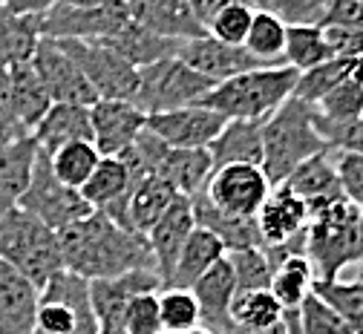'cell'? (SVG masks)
<instances>
[{"label": "cell", "mask_w": 363, "mask_h": 334, "mask_svg": "<svg viewBox=\"0 0 363 334\" xmlns=\"http://www.w3.org/2000/svg\"><path fill=\"white\" fill-rule=\"evenodd\" d=\"M58 245L64 257V271L86 282L113 279L142 268L156 271L145 236L124 230L101 211H93L86 219L64 228L58 233Z\"/></svg>", "instance_id": "6da1fadb"}, {"label": "cell", "mask_w": 363, "mask_h": 334, "mask_svg": "<svg viewBox=\"0 0 363 334\" xmlns=\"http://www.w3.org/2000/svg\"><path fill=\"white\" fill-rule=\"evenodd\" d=\"M317 110L300 99H291L277 107L262 121V173L274 184H283L286 176L306 159L326 153V141L314 124Z\"/></svg>", "instance_id": "7a4b0ae2"}, {"label": "cell", "mask_w": 363, "mask_h": 334, "mask_svg": "<svg viewBox=\"0 0 363 334\" xmlns=\"http://www.w3.org/2000/svg\"><path fill=\"white\" fill-rule=\"evenodd\" d=\"M297 69L286 64L257 67L222 84H213V89L199 104L228 121H265L277 107H283L291 99Z\"/></svg>", "instance_id": "3957f363"}, {"label": "cell", "mask_w": 363, "mask_h": 334, "mask_svg": "<svg viewBox=\"0 0 363 334\" xmlns=\"http://www.w3.org/2000/svg\"><path fill=\"white\" fill-rule=\"evenodd\" d=\"M360 248V208L346 196L308 211L306 257L314 268V279H337L343 268L357 262Z\"/></svg>", "instance_id": "277c9868"}, {"label": "cell", "mask_w": 363, "mask_h": 334, "mask_svg": "<svg viewBox=\"0 0 363 334\" xmlns=\"http://www.w3.org/2000/svg\"><path fill=\"white\" fill-rule=\"evenodd\" d=\"M0 257L21 271L38 291L64 271L58 233L23 208H12L0 216Z\"/></svg>", "instance_id": "5b68a950"}, {"label": "cell", "mask_w": 363, "mask_h": 334, "mask_svg": "<svg viewBox=\"0 0 363 334\" xmlns=\"http://www.w3.org/2000/svg\"><path fill=\"white\" fill-rule=\"evenodd\" d=\"M211 89H213V81L191 69L182 58L170 55L139 69V87H135L133 104L145 116H159V113L199 104Z\"/></svg>", "instance_id": "8992f818"}, {"label": "cell", "mask_w": 363, "mask_h": 334, "mask_svg": "<svg viewBox=\"0 0 363 334\" xmlns=\"http://www.w3.org/2000/svg\"><path fill=\"white\" fill-rule=\"evenodd\" d=\"M32 334H99L89 282L61 271L38 291Z\"/></svg>", "instance_id": "52a82bcc"}, {"label": "cell", "mask_w": 363, "mask_h": 334, "mask_svg": "<svg viewBox=\"0 0 363 334\" xmlns=\"http://www.w3.org/2000/svg\"><path fill=\"white\" fill-rule=\"evenodd\" d=\"M18 208H23L35 219H40L55 233H61L64 228H69L93 213V208L81 196V190H72L55 179V173L50 167V156L43 150H35L29 187L23 190Z\"/></svg>", "instance_id": "ba28073f"}, {"label": "cell", "mask_w": 363, "mask_h": 334, "mask_svg": "<svg viewBox=\"0 0 363 334\" xmlns=\"http://www.w3.org/2000/svg\"><path fill=\"white\" fill-rule=\"evenodd\" d=\"M75 61L99 101H133L139 87V69L99 40H55Z\"/></svg>", "instance_id": "9c48e42d"}, {"label": "cell", "mask_w": 363, "mask_h": 334, "mask_svg": "<svg viewBox=\"0 0 363 334\" xmlns=\"http://www.w3.org/2000/svg\"><path fill=\"white\" fill-rule=\"evenodd\" d=\"M271 194V182L265 179L262 167L254 165H222L213 167L202 196L222 213L254 219L262 202Z\"/></svg>", "instance_id": "30bf717a"}, {"label": "cell", "mask_w": 363, "mask_h": 334, "mask_svg": "<svg viewBox=\"0 0 363 334\" xmlns=\"http://www.w3.org/2000/svg\"><path fill=\"white\" fill-rule=\"evenodd\" d=\"M130 23L127 0H113L99 9H72L55 4L40 15V38L50 40H104Z\"/></svg>", "instance_id": "8fae6325"}, {"label": "cell", "mask_w": 363, "mask_h": 334, "mask_svg": "<svg viewBox=\"0 0 363 334\" xmlns=\"http://www.w3.org/2000/svg\"><path fill=\"white\" fill-rule=\"evenodd\" d=\"M32 69L43 87V92L50 95L52 104H75V107H93L99 101V95L93 87L86 84L75 61L61 50V46L50 38H40L35 52H32Z\"/></svg>", "instance_id": "7c38bea8"}, {"label": "cell", "mask_w": 363, "mask_h": 334, "mask_svg": "<svg viewBox=\"0 0 363 334\" xmlns=\"http://www.w3.org/2000/svg\"><path fill=\"white\" fill-rule=\"evenodd\" d=\"M225 121L219 113L194 104V107H182V110H170V113H159V116H147V130L164 141L167 147L176 150H208L211 141L222 133Z\"/></svg>", "instance_id": "4fadbf2b"}, {"label": "cell", "mask_w": 363, "mask_h": 334, "mask_svg": "<svg viewBox=\"0 0 363 334\" xmlns=\"http://www.w3.org/2000/svg\"><path fill=\"white\" fill-rule=\"evenodd\" d=\"M162 277L153 268L130 271L113 279H93L89 282V303L99 320V328H124V308L133 297L162 291Z\"/></svg>", "instance_id": "5bb4252c"}, {"label": "cell", "mask_w": 363, "mask_h": 334, "mask_svg": "<svg viewBox=\"0 0 363 334\" xmlns=\"http://www.w3.org/2000/svg\"><path fill=\"white\" fill-rule=\"evenodd\" d=\"M147 116L133 101H96L89 107V130L99 156H121L145 130Z\"/></svg>", "instance_id": "9a60e30c"}, {"label": "cell", "mask_w": 363, "mask_h": 334, "mask_svg": "<svg viewBox=\"0 0 363 334\" xmlns=\"http://www.w3.org/2000/svg\"><path fill=\"white\" fill-rule=\"evenodd\" d=\"M176 58H182L191 69H196L199 75H205L213 84H222L234 75H242L248 69L265 67L259 64L245 46H228V43H219L211 35L194 38V40H182Z\"/></svg>", "instance_id": "2e32d148"}, {"label": "cell", "mask_w": 363, "mask_h": 334, "mask_svg": "<svg viewBox=\"0 0 363 334\" xmlns=\"http://www.w3.org/2000/svg\"><path fill=\"white\" fill-rule=\"evenodd\" d=\"M130 21L164 40H194L208 35L188 0H127Z\"/></svg>", "instance_id": "e0dca14e"}, {"label": "cell", "mask_w": 363, "mask_h": 334, "mask_svg": "<svg viewBox=\"0 0 363 334\" xmlns=\"http://www.w3.org/2000/svg\"><path fill=\"white\" fill-rule=\"evenodd\" d=\"M196 228V219H194V208H191V199L188 196H176L173 205L153 222V228L145 233L147 240V248L153 254V265H156V274L162 277V285H167L170 279V271L176 265V257L185 245V240L194 233Z\"/></svg>", "instance_id": "ac0fdd59"}, {"label": "cell", "mask_w": 363, "mask_h": 334, "mask_svg": "<svg viewBox=\"0 0 363 334\" xmlns=\"http://www.w3.org/2000/svg\"><path fill=\"white\" fill-rule=\"evenodd\" d=\"M194 297L199 306V320L202 328H208L211 334H228L231 325V303L237 294V282H234V271L225 254L213 268H208L196 282H194Z\"/></svg>", "instance_id": "d6986e66"}, {"label": "cell", "mask_w": 363, "mask_h": 334, "mask_svg": "<svg viewBox=\"0 0 363 334\" xmlns=\"http://www.w3.org/2000/svg\"><path fill=\"white\" fill-rule=\"evenodd\" d=\"M254 219H257V230H259L262 245H280V243H289L294 236L306 233L308 208L289 187L274 184Z\"/></svg>", "instance_id": "ffe728a7"}, {"label": "cell", "mask_w": 363, "mask_h": 334, "mask_svg": "<svg viewBox=\"0 0 363 334\" xmlns=\"http://www.w3.org/2000/svg\"><path fill=\"white\" fill-rule=\"evenodd\" d=\"M283 187H289L297 199H303L308 211L317 208V205H323V202L340 199L343 196V187H340L335 153L326 150V153H317V156L306 159L303 165H297L286 176Z\"/></svg>", "instance_id": "44dd1931"}, {"label": "cell", "mask_w": 363, "mask_h": 334, "mask_svg": "<svg viewBox=\"0 0 363 334\" xmlns=\"http://www.w3.org/2000/svg\"><path fill=\"white\" fill-rule=\"evenodd\" d=\"M38 289L0 257V334H32Z\"/></svg>", "instance_id": "7402d4cb"}, {"label": "cell", "mask_w": 363, "mask_h": 334, "mask_svg": "<svg viewBox=\"0 0 363 334\" xmlns=\"http://www.w3.org/2000/svg\"><path fill=\"white\" fill-rule=\"evenodd\" d=\"M32 138L38 150L52 156L58 147L69 145V141H89L93 130H89V107H75V104H50L43 113L38 127L32 130Z\"/></svg>", "instance_id": "603a6c76"}, {"label": "cell", "mask_w": 363, "mask_h": 334, "mask_svg": "<svg viewBox=\"0 0 363 334\" xmlns=\"http://www.w3.org/2000/svg\"><path fill=\"white\" fill-rule=\"evenodd\" d=\"M191 208H194L196 228L211 230L228 254H234V251H245V248H262L259 230H257V219L222 213V211H216L202 194L191 196Z\"/></svg>", "instance_id": "cb8c5ba5"}, {"label": "cell", "mask_w": 363, "mask_h": 334, "mask_svg": "<svg viewBox=\"0 0 363 334\" xmlns=\"http://www.w3.org/2000/svg\"><path fill=\"white\" fill-rule=\"evenodd\" d=\"M208 156L213 167L222 165L262 167V121H225L222 133L211 141Z\"/></svg>", "instance_id": "d4e9b609"}, {"label": "cell", "mask_w": 363, "mask_h": 334, "mask_svg": "<svg viewBox=\"0 0 363 334\" xmlns=\"http://www.w3.org/2000/svg\"><path fill=\"white\" fill-rule=\"evenodd\" d=\"M225 254L222 243L216 240V236L205 228H194V233L185 240V245H182L179 257H176V265L170 271V279L164 289H194V282L208 271L213 268Z\"/></svg>", "instance_id": "484cf974"}, {"label": "cell", "mask_w": 363, "mask_h": 334, "mask_svg": "<svg viewBox=\"0 0 363 334\" xmlns=\"http://www.w3.org/2000/svg\"><path fill=\"white\" fill-rule=\"evenodd\" d=\"M35 150L38 145L32 135L0 147V216L18 208L23 190L29 187Z\"/></svg>", "instance_id": "4316f807"}, {"label": "cell", "mask_w": 363, "mask_h": 334, "mask_svg": "<svg viewBox=\"0 0 363 334\" xmlns=\"http://www.w3.org/2000/svg\"><path fill=\"white\" fill-rule=\"evenodd\" d=\"M99 43H104V46H110L113 52H118L130 67H135V69H142V67H150V64H156V61H162V58H170V55H176V50H179V43L176 40H164V38H159V35H150L147 29H142L139 23H127V26H121L116 35H110V38H104V40H99Z\"/></svg>", "instance_id": "83f0119b"}, {"label": "cell", "mask_w": 363, "mask_h": 334, "mask_svg": "<svg viewBox=\"0 0 363 334\" xmlns=\"http://www.w3.org/2000/svg\"><path fill=\"white\" fill-rule=\"evenodd\" d=\"M40 40V15H15L0 6V67H18L32 61Z\"/></svg>", "instance_id": "f1b7e54d"}, {"label": "cell", "mask_w": 363, "mask_h": 334, "mask_svg": "<svg viewBox=\"0 0 363 334\" xmlns=\"http://www.w3.org/2000/svg\"><path fill=\"white\" fill-rule=\"evenodd\" d=\"M311 285H314V268H311L308 257L291 254L274 265L268 291L274 294V300L283 306V311H297L303 306V300L311 294Z\"/></svg>", "instance_id": "f546056e"}, {"label": "cell", "mask_w": 363, "mask_h": 334, "mask_svg": "<svg viewBox=\"0 0 363 334\" xmlns=\"http://www.w3.org/2000/svg\"><path fill=\"white\" fill-rule=\"evenodd\" d=\"M9 81H12V101H15V113L18 121L23 127L26 135H32V130L38 127V121L43 118V113L50 110V95L43 92L32 64H18L9 69Z\"/></svg>", "instance_id": "4dcf8cb0"}, {"label": "cell", "mask_w": 363, "mask_h": 334, "mask_svg": "<svg viewBox=\"0 0 363 334\" xmlns=\"http://www.w3.org/2000/svg\"><path fill=\"white\" fill-rule=\"evenodd\" d=\"M127 190H130V176L124 162L118 156H101L93 176L81 187V196L93 211H107L110 205L124 199Z\"/></svg>", "instance_id": "1f68e13d"}, {"label": "cell", "mask_w": 363, "mask_h": 334, "mask_svg": "<svg viewBox=\"0 0 363 334\" xmlns=\"http://www.w3.org/2000/svg\"><path fill=\"white\" fill-rule=\"evenodd\" d=\"M311 291L352 328V334H363V279H314Z\"/></svg>", "instance_id": "d6a6232c"}, {"label": "cell", "mask_w": 363, "mask_h": 334, "mask_svg": "<svg viewBox=\"0 0 363 334\" xmlns=\"http://www.w3.org/2000/svg\"><path fill=\"white\" fill-rule=\"evenodd\" d=\"M286 23L262 9H254L248 35H245V50L265 67L283 64V50H286Z\"/></svg>", "instance_id": "836d02e7"}, {"label": "cell", "mask_w": 363, "mask_h": 334, "mask_svg": "<svg viewBox=\"0 0 363 334\" xmlns=\"http://www.w3.org/2000/svg\"><path fill=\"white\" fill-rule=\"evenodd\" d=\"M283 323V306L274 300L268 289L259 291H240L231 303V325L245 331H262Z\"/></svg>", "instance_id": "e575fe53"}, {"label": "cell", "mask_w": 363, "mask_h": 334, "mask_svg": "<svg viewBox=\"0 0 363 334\" xmlns=\"http://www.w3.org/2000/svg\"><path fill=\"white\" fill-rule=\"evenodd\" d=\"M99 150L93 147V141H69V145L58 147L50 156V167L55 173V179L72 190H81L86 184V179L93 176L96 165H99Z\"/></svg>", "instance_id": "d590c367"}, {"label": "cell", "mask_w": 363, "mask_h": 334, "mask_svg": "<svg viewBox=\"0 0 363 334\" xmlns=\"http://www.w3.org/2000/svg\"><path fill=\"white\" fill-rule=\"evenodd\" d=\"M332 52L326 46L323 29L320 26H289L286 29V50H283V64L306 72L317 64L329 61Z\"/></svg>", "instance_id": "8d00e7d4"}, {"label": "cell", "mask_w": 363, "mask_h": 334, "mask_svg": "<svg viewBox=\"0 0 363 334\" xmlns=\"http://www.w3.org/2000/svg\"><path fill=\"white\" fill-rule=\"evenodd\" d=\"M354 69V61H343V58H329L323 64H317L306 72H297V84H294V99L306 101V104H317L323 99V95H329L337 84H343Z\"/></svg>", "instance_id": "74e56055"}, {"label": "cell", "mask_w": 363, "mask_h": 334, "mask_svg": "<svg viewBox=\"0 0 363 334\" xmlns=\"http://www.w3.org/2000/svg\"><path fill=\"white\" fill-rule=\"evenodd\" d=\"M162 331H194L202 325L199 306L191 289H162L159 291Z\"/></svg>", "instance_id": "f35d334b"}, {"label": "cell", "mask_w": 363, "mask_h": 334, "mask_svg": "<svg viewBox=\"0 0 363 334\" xmlns=\"http://www.w3.org/2000/svg\"><path fill=\"white\" fill-rule=\"evenodd\" d=\"M314 110H317L320 118L335 121V124H346V121L363 118V84L354 75H349L329 95H323V99L314 104Z\"/></svg>", "instance_id": "ab89813d"}, {"label": "cell", "mask_w": 363, "mask_h": 334, "mask_svg": "<svg viewBox=\"0 0 363 334\" xmlns=\"http://www.w3.org/2000/svg\"><path fill=\"white\" fill-rule=\"evenodd\" d=\"M231 271H234V282H237V294L240 291H259L271 285V268L268 257L262 248H245V251H234L228 254Z\"/></svg>", "instance_id": "60d3db41"}, {"label": "cell", "mask_w": 363, "mask_h": 334, "mask_svg": "<svg viewBox=\"0 0 363 334\" xmlns=\"http://www.w3.org/2000/svg\"><path fill=\"white\" fill-rule=\"evenodd\" d=\"M254 18V6L251 4H231V6H222L208 23L205 32L219 40V43H228V46H242L248 26Z\"/></svg>", "instance_id": "b9f144b4"}, {"label": "cell", "mask_w": 363, "mask_h": 334, "mask_svg": "<svg viewBox=\"0 0 363 334\" xmlns=\"http://www.w3.org/2000/svg\"><path fill=\"white\" fill-rule=\"evenodd\" d=\"M251 4L280 18L286 26H320L329 0H251Z\"/></svg>", "instance_id": "7bdbcfd3"}, {"label": "cell", "mask_w": 363, "mask_h": 334, "mask_svg": "<svg viewBox=\"0 0 363 334\" xmlns=\"http://www.w3.org/2000/svg\"><path fill=\"white\" fill-rule=\"evenodd\" d=\"M297 334H352V328L311 291L297 308Z\"/></svg>", "instance_id": "ee69618b"}, {"label": "cell", "mask_w": 363, "mask_h": 334, "mask_svg": "<svg viewBox=\"0 0 363 334\" xmlns=\"http://www.w3.org/2000/svg\"><path fill=\"white\" fill-rule=\"evenodd\" d=\"M317 133L323 135L326 147L332 153H352V156H363V118L346 121V124H335L326 121L320 116H314Z\"/></svg>", "instance_id": "f6af8a7d"}, {"label": "cell", "mask_w": 363, "mask_h": 334, "mask_svg": "<svg viewBox=\"0 0 363 334\" xmlns=\"http://www.w3.org/2000/svg\"><path fill=\"white\" fill-rule=\"evenodd\" d=\"M124 331L127 334H162L159 320V291L133 297L124 308Z\"/></svg>", "instance_id": "bcb514c9"}, {"label": "cell", "mask_w": 363, "mask_h": 334, "mask_svg": "<svg viewBox=\"0 0 363 334\" xmlns=\"http://www.w3.org/2000/svg\"><path fill=\"white\" fill-rule=\"evenodd\" d=\"M29 138L18 121L15 113V101H12V81H9V69L0 67V147L12 145V141Z\"/></svg>", "instance_id": "7dc6e473"}, {"label": "cell", "mask_w": 363, "mask_h": 334, "mask_svg": "<svg viewBox=\"0 0 363 334\" xmlns=\"http://www.w3.org/2000/svg\"><path fill=\"white\" fill-rule=\"evenodd\" d=\"M332 58L357 61L363 55V29L354 26H320Z\"/></svg>", "instance_id": "c3c4849f"}, {"label": "cell", "mask_w": 363, "mask_h": 334, "mask_svg": "<svg viewBox=\"0 0 363 334\" xmlns=\"http://www.w3.org/2000/svg\"><path fill=\"white\" fill-rule=\"evenodd\" d=\"M337 162V176H340V187L343 196L363 208V156H352V153H335Z\"/></svg>", "instance_id": "681fc988"}, {"label": "cell", "mask_w": 363, "mask_h": 334, "mask_svg": "<svg viewBox=\"0 0 363 334\" xmlns=\"http://www.w3.org/2000/svg\"><path fill=\"white\" fill-rule=\"evenodd\" d=\"M320 26H354V29H363V0H329Z\"/></svg>", "instance_id": "f907efd6"}, {"label": "cell", "mask_w": 363, "mask_h": 334, "mask_svg": "<svg viewBox=\"0 0 363 334\" xmlns=\"http://www.w3.org/2000/svg\"><path fill=\"white\" fill-rule=\"evenodd\" d=\"M191 9L196 12V18L202 21V26L222 9V6H231V4H251V0H188ZM254 6V4H251Z\"/></svg>", "instance_id": "816d5d0a"}, {"label": "cell", "mask_w": 363, "mask_h": 334, "mask_svg": "<svg viewBox=\"0 0 363 334\" xmlns=\"http://www.w3.org/2000/svg\"><path fill=\"white\" fill-rule=\"evenodd\" d=\"M58 0H6L4 9L15 12V15H43L50 12Z\"/></svg>", "instance_id": "f5cc1de1"}, {"label": "cell", "mask_w": 363, "mask_h": 334, "mask_svg": "<svg viewBox=\"0 0 363 334\" xmlns=\"http://www.w3.org/2000/svg\"><path fill=\"white\" fill-rule=\"evenodd\" d=\"M64 6H72V9H99V6H107L113 0H58Z\"/></svg>", "instance_id": "db71d44e"}, {"label": "cell", "mask_w": 363, "mask_h": 334, "mask_svg": "<svg viewBox=\"0 0 363 334\" xmlns=\"http://www.w3.org/2000/svg\"><path fill=\"white\" fill-rule=\"evenodd\" d=\"M228 334H289V331H286V325L280 323V325H271V328H262V331H245V328H231Z\"/></svg>", "instance_id": "11a10c76"}, {"label": "cell", "mask_w": 363, "mask_h": 334, "mask_svg": "<svg viewBox=\"0 0 363 334\" xmlns=\"http://www.w3.org/2000/svg\"><path fill=\"white\" fill-rule=\"evenodd\" d=\"M352 75H354V78H357V81L363 84V55H360V58L354 61V69H352Z\"/></svg>", "instance_id": "9f6ffc18"}, {"label": "cell", "mask_w": 363, "mask_h": 334, "mask_svg": "<svg viewBox=\"0 0 363 334\" xmlns=\"http://www.w3.org/2000/svg\"><path fill=\"white\" fill-rule=\"evenodd\" d=\"M162 334H211V331L199 325V328H194V331H162Z\"/></svg>", "instance_id": "6f0895ef"}, {"label": "cell", "mask_w": 363, "mask_h": 334, "mask_svg": "<svg viewBox=\"0 0 363 334\" xmlns=\"http://www.w3.org/2000/svg\"><path fill=\"white\" fill-rule=\"evenodd\" d=\"M357 279H363V248H360V257H357Z\"/></svg>", "instance_id": "680465c9"}, {"label": "cell", "mask_w": 363, "mask_h": 334, "mask_svg": "<svg viewBox=\"0 0 363 334\" xmlns=\"http://www.w3.org/2000/svg\"><path fill=\"white\" fill-rule=\"evenodd\" d=\"M99 334H127L124 328H99Z\"/></svg>", "instance_id": "91938a15"}, {"label": "cell", "mask_w": 363, "mask_h": 334, "mask_svg": "<svg viewBox=\"0 0 363 334\" xmlns=\"http://www.w3.org/2000/svg\"><path fill=\"white\" fill-rule=\"evenodd\" d=\"M4 4H6V0H0V6H4Z\"/></svg>", "instance_id": "94428289"}]
</instances>
